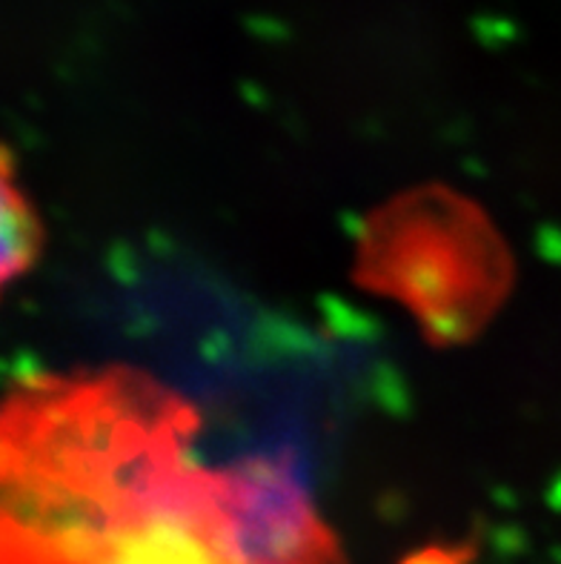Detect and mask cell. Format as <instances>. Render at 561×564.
<instances>
[{"label": "cell", "instance_id": "6da1fadb", "mask_svg": "<svg viewBox=\"0 0 561 564\" xmlns=\"http://www.w3.org/2000/svg\"><path fill=\"white\" fill-rule=\"evenodd\" d=\"M353 281L404 307L433 347H458L505 307L516 264L476 200L421 184L364 218Z\"/></svg>", "mask_w": 561, "mask_h": 564}, {"label": "cell", "instance_id": "7a4b0ae2", "mask_svg": "<svg viewBox=\"0 0 561 564\" xmlns=\"http://www.w3.org/2000/svg\"><path fill=\"white\" fill-rule=\"evenodd\" d=\"M229 476L238 564H347L292 453L241 458L229 465Z\"/></svg>", "mask_w": 561, "mask_h": 564}, {"label": "cell", "instance_id": "3957f363", "mask_svg": "<svg viewBox=\"0 0 561 564\" xmlns=\"http://www.w3.org/2000/svg\"><path fill=\"white\" fill-rule=\"evenodd\" d=\"M0 200H3V256H0V281L3 286L12 284L14 279L26 275L37 264L43 252V221L37 215L35 204L29 200L21 186L14 184L12 152L3 150V172H0Z\"/></svg>", "mask_w": 561, "mask_h": 564}, {"label": "cell", "instance_id": "277c9868", "mask_svg": "<svg viewBox=\"0 0 561 564\" xmlns=\"http://www.w3.org/2000/svg\"><path fill=\"white\" fill-rule=\"evenodd\" d=\"M69 564H150L136 547L129 544H115V542H100L86 547L84 553L72 558Z\"/></svg>", "mask_w": 561, "mask_h": 564}, {"label": "cell", "instance_id": "5b68a950", "mask_svg": "<svg viewBox=\"0 0 561 564\" xmlns=\"http://www.w3.org/2000/svg\"><path fill=\"white\" fill-rule=\"evenodd\" d=\"M476 551L473 547H444V544H427L421 551L410 553L401 564H473Z\"/></svg>", "mask_w": 561, "mask_h": 564}]
</instances>
